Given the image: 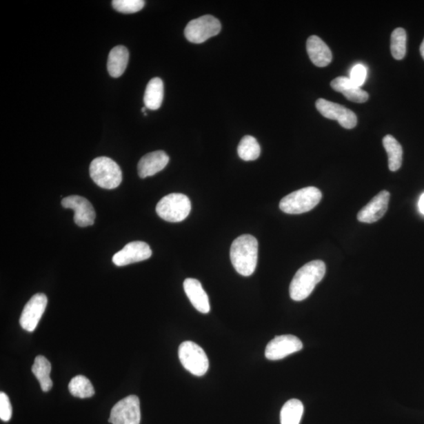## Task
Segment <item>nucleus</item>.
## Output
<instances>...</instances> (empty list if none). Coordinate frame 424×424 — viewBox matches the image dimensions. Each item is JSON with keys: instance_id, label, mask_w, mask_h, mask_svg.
I'll use <instances>...</instances> for the list:
<instances>
[{"instance_id": "obj_31", "label": "nucleus", "mask_w": 424, "mask_h": 424, "mask_svg": "<svg viewBox=\"0 0 424 424\" xmlns=\"http://www.w3.org/2000/svg\"><path fill=\"white\" fill-rule=\"evenodd\" d=\"M420 50H421V56L423 57V59L424 60V39H423V41L421 45Z\"/></svg>"}, {"instance_id": "obj_18", "label": "nucleus", "mask_w": 424, "mask_h": 424, "mask_svg": "<svg viewBox=\"0 0 424 424\" xmlns=\"http://www.w3.org/2000/svg\"><path fill=\"white\" fill-rule=\"evenodd\" d=\"M307 50L311 61L318 67L329 65L332 60L331 50L322 39L311 36L307 41Z\"/></svg>"}, {"instance_id": "obj_25", "label": "nucleus", "mask_w": 424, "mask_h": 424, "mask_svg": "<svg viewBox=\"0 0 424 424\" xmlns=\"http://www.w3.org/2000/svg\"><path fill=\"white\" fill-rule=\"evenodd\" d=\"M70 392L74 397L88 398L94 394L92 382L86 376H77L72 378L69 384Z\"/></svg>"}, {"instance_id": "obj_29", "label": "nucleus", "mask_w": 424, "mask_h": 424, "mask_svg": "<svg viewBox=\"0 0 424 424\" xmlns=\"http://www.w3.org/2000/svg\"><path fill=\"white\" fill-rule=\"evenodd\" d=\"M12 416V406H11L8 396L4 392L0 393V419L8 422Z\"/></svg>"}, {"instance_id": "obj_16", "label": "nucleus", "mask_w": 424, "mask_h": 424, "mask_svg": "<svg viewBox=\"0 0 424 424\" xmlns=\"http://www.w3.org/2000/svg\"><path fill=\"white\" fill-rule=\"evenodd\" d=\"M183 287L186 296L196 310L202 314L210 312L209 298L199 281L194 279H185Z\"/></svg>"}, {"instance_id": "obj_21", "label": "nucleus", "mask_w": 424, "mask_h": 424, "mask_svg": "<svg viewBox=\"0 0 424 424\" xmlns=\"http://www.w3.org/2000/svg\"><path fill=\"white\" fill-rule=\"evenodd\" d=\"M32 371L37 377L42 391L48 392L53 387V382L50 377L52 365L43 356H37L32 367Z\"/></svg>"}, {"instance_id": "obj_9", "label": "nucleus", "mask_w": 424, "mask_h": 424, "mask_svg": "<svg viewBox=\"0 0 424 424\" xmlns=\"http://www.w3.org/2000/svg\"><path fill=\"white\" fill-rule=\"evenodd\" d=\"M316 108L322 116L330 120L337 121L344 128L352 129L357 125V116L353 111L343 105L320 99L316 101Z\"/></svg>"}, {"instance_id": "obj_15", "label": "nucleus", "mask_w": 424, "mask_h": 424, "mask_svg": "<svg viewBox=\"0 0 424 424\" xmlns=\"http://www.w3.org/2000/svg\"><path fill=\"white\" fill-rule=\"evenodd\" d=\"M169 162V157L165 152L159 150L150 152L141 157L139 162L138 172L141 179L152 176L162 171Z\"/></svg>"}, {"instance_id": "obj_19", "label": "nucleus", "mask_w": 424, "mask_h": 424, "mask_svg": "<svg viewBox=\"0 0 424 424\" xmlns=\"http://www.w3.org/2000/svg\"><path fill=\"white\" fill-rule=\"evenodd\" d=\"M129 61L128 50L123 46H117L112 48L107 63V69L110 75L113 78H118L125 72Z\"/></svg>"}, {"instance_id": "obj_27", "label": "nucleus", "mask_w": 424, "mask_h": 424, "mask_svg": "<svg viewBox=\"0 0 424 424\" xmlns=\"http://www.w3.org/2000/svg\"><path fill=\"white\" fill-rule=\"evenodd\" d=\"M112 8L118 12L123 14H134L139 12L145 6L143 0H113Z\"/></svg>"}, {"instance_id": "obj_3", "label": "nucleus", "mask_w": 424, "mask_h": 424, "mask_svg": "<svg viewBox=\"0 0 424 424\" xmlns=\"http://www.w3.org/2000/svg\"><path fill=\"white\" fill-rule=\"evenodd\" d=\"M90 175L95 184L106 190L117 188L123 179L120 166L106 157L95 158L90 163Z\"/></svg>"}, {"instance_id": "obj_26", "label": "nucleus", "mask_w": 424, "mask_h": 424, "mask_svg": "<svg viewBox=\"0 0 424 424\" xmlns=\"http://www.w3.org/2000/svg\"><path fill=\"white\" fill-rule=\"evenodd\" d=\"M406 32L403 28H398L394 30L391 38V50L394 59L401 60L406 54Z\"/></svg>"}, {"instance_id": "obj_24", "label": "nucleus", "mask_w": 424, "mask_h": 424, "mask_svg": "<svg viewBox=\"0 0 424 424\" xmlns=\"http://www.w3.org/2000/svg\"><path fill=\"white\" fill-rule=\"evenodd\" d=\"M241 159L245 161H256L261 154V148L256 139L251 135L243 138L237 148Z\"/></svg>"}, {"instance_id": "obj_6", "label": "nucleus", "mask_w": 424, "mask_h": 424, "mask_svg": "<svg viewBox=\"0 0 424 424\" xmlns=\"http://www.w3.org/2000/svg\"><path fill=\"white\" fill-rule=\"evenodd\" d=\"M179 357L181 363L191 374L202 376L206 374L209 367L207 354L199 345L185 341L180 345Z\"/></svg>"}, {"instance_id": "obj_2", "label": "nucleus", "mask_w": 424, "mask_h": 424, "mask_svg": "<svg viewBox=\"0 0 424 424\" xmlns=\"http://www.w3.org/2000/svg\"><path fill=\"white\" fill-rule=\"evenodd\" d=\"M259 244L256 237L245 234L237 237L230 248V259L236 272L251 276L256 269Z\"/></svg>"}, {"instance_id": "obj_7", "label": "nucleus", "mask_w": 424, "mask_h": 424, "mask_svg": "<svg viewBox=\"0 0 424 424\" xmlns=\"http://www.w3.org/2000/svg\"><path fill=\"white\" fill-rule=\"evenodd\" d=\"M220 21L212 15H205L192 20L185 28V37L193 43H202L221 31Z\"/></svg>"}, {"instance_id": "obj_1", "label": "nucleus", "mask_w": 424, "mask_h": 424, "mask_svg": "<svg viewBox=\"0 0 424 424\" xmlns=\"http://www.w3.org/2000/svg\"><path fill=\"white\" fill-rule=\"evenodd\" d=\"M325 264L321 260H314L297 271L291 282L290 297L294 301H303L310 296L316 285L324 279Z\"/></svg>"}, {"instance_id": "obj_23", "label": "nucleus", "mask_w": 424, "mask_h": 424, "mask_svg": "<svg viewBox=\"0 0 424 424\" xmlns=\"http://www.w3.org/2000/svg\"><path fill=\"white\" fill-rule=\"evenodd\" d=\"M304 407L301 401L291 399L282 407L281 424H299L303 414Z\"/></svg>"}, {"instance_id": "obj_30", "label": "nucleus", "mask_w": 424, "mask_h": 424, "mask_svg": "<svg viewBox=\"0 0 424 424\" xmlns=\"http://www.w3.org/2000/svg\"><path fill=\"white\" fill-rule=\"evenodd\" d=\"M418 207L422 214L424 216V193L421 196L419 203H418Z\"/></svg>"}, {"instance_id": "obj_20", "label": "nucleus", "mask_w": 424, "mask_h": 424, "mask_svg": "<svg viewBox=\"0 0 424 424\" xmlns=\"http://www.w3.org/2000/svg\"><path fill=\"white\" fill-rule=\"evenodd\" d=\"M163 99V83L161 78H154L147 84L144 94V103L147 109L157 110L161 108Z\"/></svg>"}, {"instance_id": "obj_22", "label": "nucleus", "mask_w": 424, "mask_h": 424, "mask_svg": "<svg viewBox=\"0 0 424 424\" xmlns=\"http://www.w3.org/2000/svg\"><path fill=\"white\" fill-rule=\"evenodd\" d=\"M383 144L387 152L389 169L392 172L398 171L403 163V147L391 134L383 138Z\"/></svg>"}, {"instance_id": "obj_28", "label": "nucleus", "mask_w": 424, "mask_h": 424, "mask_svg": "<svg viewBox=\"0 0 424 424\" xmlns=\"http://www.w3.org/2000/svg\"><path fill=\"white\" fill-rule=\"evenodd\" d=\"M367 77L366 67L361 64L354 65L350 70V79L356 86L361 87L365 83Z\"/></svg>"}, {"instance_id": "obj_17", "label": "nucleus", "mask_w": 424, "mask_h": 424, "mask_svg": "<svg viewBox=\"0 0 424 424\" xmlns=\"http://www.w3.org/2000/svg\"><path fill=\"white\" fill-rule=\"evenodd\" d=\"M331 87L337 92L342 93L345 98L356 103H364L370 98L364 90L356 86L350 78L339 77L331 82Z\"/></svg>"}, {"instance_id": "obj_10", "label": "nucleus", "mask_w": 424, "mask_h": 424, "mask_svg": "<svg viewBox=\"0 0 424 424\" xmlns=\"http://www.w3.org/2000/svg\"><path fill=\"white\" fill-rule=\"evenodd\" d=\"M303 347L301 339L295 336H279L267 344L265 350V356L268 360L278 361L299 352Z\"/></svg>"}, {"instance_id": "obj_4", "label": "nucleus", "mask_w": 424, "mask_h": 424, "mask_svg": "<svg viewBox=\"0 0 424 424\" xmlns=\"http://www.w3.org/2000/svg\"><path fill=\"white\" fill-rule=\"evenodd\" d=\"M322 198L321 192L313 186L292 192L282 198L280 209L290 214H303L312 210L319 205Z\"/></svg>"}, {"instance_id": "obj_5", "label": "nucleus", "mask_w": 424, "mask_h": 424, "mask_svg": "<svg viewBox=\"0 0 424 424\" xmlns=\"http://www.w3.org/2000/svg\"><path fill=\"white\" fill-rule=\"evenodd\" d=\"M156 211L162 219L169 223H180L188 217L191 202L182 194H171L158 202Z\"/></svg>"}, {"instance_id": "obj_13", "label": "nucleus", "mask_w": 424, "mask_h": 424, "mask_svg": "<svg viewBox=\"0 0 424 424\" xmlns=\"http://www.w3.org/2000/svg\"><path fill=\"white\" fill-rule=\"evenodd\" d=\"M152 256V250L148 244L143 241L128 243L122 250L113 256L112 262L117 267L144 261Z\"/></svg>"}, {"instance_id": "obj_8", "label": "nucleus", "mask_w": 424, "mask_h": 424, "mask_svg": "<svg viewBox=\"0 0 424 424\" xmlns=\"http://www.w3.org/2000/svg\"><path fill=\"white\" fill-rule=\"evenodd\" d=\"M112 424H140V401L137 395H129L118 401L111 410Z\"/></svg>"}, {"instance_id": "obj_14", "label": "nucleus", "mask_w": 424, "mask_h": 424, "mask_svg": "<svg viewBox=\"0 0 424 424\" xmlns=\"http://www.w3.org/2000/svg\"><path fill=\"white\" fill-rule=\"evenodd\" d=\"M390 201V193L383 190L373 197L358 214V220L361 223H373L380 220L387 211Z\"/></svg>"}, {"instance_id": "obj_12", "label": "nucleus", "mask_w": 424, "mask_h": 424, "mask_svg": "<svg viewBox=\"0 0 424 424\" xmlns=\"http://www.w3.org/2000/svg\"><path fill=\"white\" fill-rule=\"evenodd\" d=\"M61 205L74 211V222L81 228H87L94 223V208L86 198L77 195L67 196L61 201Z\"/></svg>"}, {"instance_id": "obj_11", "label": "nucleus", "mask_w": 424, "mask_h": 424, "mask_svg": "<svg viewBox=\"0 0 424 424\" xmlns=\"http://www.w3.org/2000/svg\"><path fill=\"white\" fill-rule=\"evenodd\" d=\"M48 302V297L43 293L36 294L30 299L21 315L20 325L22 329L30 332L37 329L46 310Z\"/></svg>"}]
</instances>
